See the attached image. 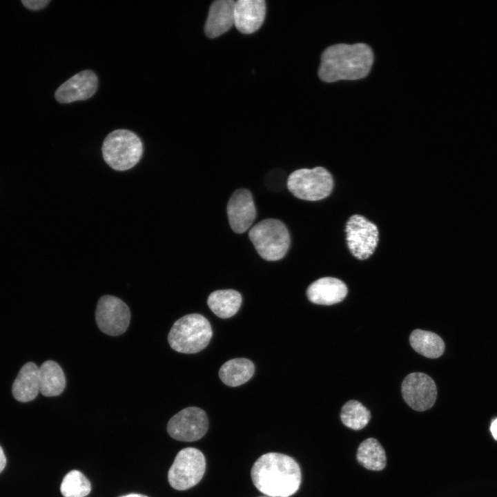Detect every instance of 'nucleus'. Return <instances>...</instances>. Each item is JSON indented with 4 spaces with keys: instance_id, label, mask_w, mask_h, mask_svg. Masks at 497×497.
I'll return each mask as SVG.
<instances>
[{
    "instance_id": "19",
    "label": "nucleus",
    "mask_w": 497,
    "mask_h": 497,
    "mask_svg": "<svg viewBox=\"0 0 497 497\" xmlns=\"http://www.w3.org/2000/svg\"><path fill=\"white\" fill-rule=\"evenodd\" d=\"M254 371V364L250 360L234 358L226 362L221 367L219 376L225 384L237 387L249 380Z\"/></svg>"
},
{
    "instance_id": "3",
    "label": "nucleus",
    "mask_w": 497,
    "mask_h": 497,
    "mask_svg": "<svg viewBox=\"0 0 497 497\" xmlns=\"http://www.w3.org/2000/svg\"><path fill=\"white\" fill-rule=\"evenodd\" d=\"M212 335L208 320L202 315L191 313L174 322L168 335V342L177 352L195 353L208 344Z\"/></svg>"
},
{
    "instance_id": "28",
    "label": "nucleus",
    "mask_w": 497,
    "mask_h": 497,
    "mask_svg": "<svg viewBox=\"0 0 497 497\" xmlns=\"http://www.w3.org/2000/svg\"><path fill=\"white\" fill-rule=\"evenodd\" d=\"M119 497H148L145 495L140 494H130L124 496H121Z\"/></svg>"
},
{
    "instance_id": "5",
    "label": "nucleus",
    "mask_w": 497,
    "mask_h": 497,
    "mask_svg": "<svg viewBox=\"0 0 497 497\" xmlns=\"http://www.w3.org/2000/svg\"><path fill=\"white\" fill-rule=\"evenodd\" d=\"M248 237L258 254L268 261H276L286 254L291 242L286 225L279 220L266 219L253 226Z\"/></svg>"
},
{
    "instance_id": "7",
    "label": "nucleus",
    "mask_w": 497,
    "mask_h": 497,
    "mask_svg": "<svg viewBox=\"0 0 497 497\" xmlns=\"http://www.w3.org/2000/svg\"><path fill=\"white\" fill-rule=\"evenodd\" d=\"M205 469L203 454L193 447L184 448L177 453L168 470V483L177 490L190 489L201 480Z\"/></svg>"
},
{
    "instance_id": "26",
    "label": "nucleus",
    "mask_w": 497,
    "mask_h": 497,
    "mask_svg": "<svg viewBox=\"0 0 497 497\" xmlns=\"http://www.w3.org/2000/svg\"><path fill=\"white\" fill-rule=\"evenodd\" d=\"M6 464V458L3 450L0 446V473L3 470Z\"/></svg>"
},
{
    "instance_id": "23",
    "label": "nucleus",
    "mask_w": 497,
    "mask_h": 497,
    "mask_svg": "<svg viewBox=\"0 0 497 497\" xmlns=\"http://www.w3.org/2000/svg\"><path fill=\"white\" fill-rule=\"evenodd\" d=\"M340 418L346 427L353 430H360L369 423L371 413L360 402L349 400L343 405Z\"/></svg>"
},
{
    "instance_id": "6",
    "label": "nucleus",
    "mask_w": 497,
    "mask_h": 497,
    "mask_svg": "<svg viewBox=\"0 0 497 497\" xmlns=\"http://www.w3.org/2000/svg\"><path fill=\"white\" fill-rule=\"evenodd\" d=\"M286 184L295 197L307 201H318L331 194L333 179L326 168L318 166L293 171L288 177Z\"/></svg>"
},
{
    "instance_id": "14",
    "label": "nucleus",
    "mask_w": 497,
    "mask_h": 497,
    "mask_svg": "<svg viewBox=\"0 0 497 497\" xmlns=\"http://www.w3.org/2000/svg\"><path fill=\"white\" fill-rule=\"evenodd\" d=\"M266 14L263 0H237L234 7V25L244 34H251L262 26Z\"/></svg>"
},
{
    "instance_id": "21",
    "label": "nucleus",
    "mask_w": 497,
    "mask_h": 497,
    "mask_svg": "<svg viewBox=\"0 0 497 497\" xmlns=\"http://www.w3.org/2000/svg\"><path fill=\"white\" fill-rule=\"evenodd\" d=\"M409 341L416 352L427 358H436L444 352L443 340L431 331L416 329L411 333Z\"/></svg>"
},
{
    "instance_id": "24",
    "label": "nucleus",
    "mask_w": 497,
    "mask_h": 497,
    "mask_svg": "<svg viewBox=\"0 0 497 497\" xmlns=\"http://www.w3.org/2000/svg\"><path fill=\"white\" fill-rule=\"evenodd\" d=\"M90 490V481L78 470L68 472L60 486L61 493L64 497H84L89 494Z\"/></svg>"
},
{
    "instance_id": "10",
    "label": "nucleus",
    "mask_w": 497,
    "mask_h": 497,
    "mask_svg": "<svg viewBox=\"0 0 497 497\" xmlns=\"http://www.w3.org/2000/svg\"><path fill=\"white\" fill-rule=\"evenodd\" d=\"M208 428V417L202 409L190 407L173 416L167 425V431L174 439L193 442L202 438Z\"/></svg>"
},
{
    "instance_id": "11",
    "label": "nucleus",
    "mask_w": 497,
    "mask_h": 497,
    "mask_svg": "<svg viewBox=\"0 0 497 497\" xmlns=\"http://www.w3.org/2000/svg\"><path fill=\"white\" fill-rule=\"evenodd\" d=\"M401 391L406 403L418 411L430 409L437 396L434 381L427 374L418 372L406 376Z\"/></svg>"
},
{
    "instance_id": "17",
    "label": "nucleus",
    "mask_w": 497,
    "mask_h": 497,
    "mask_svg": "<svg viewBox=\"0 0 497 497\" xmlns=\"http://www.w3.org/2000/svg\"><path fill=\"white\" fill-rule=\"evenodd\" d=\"M14 398L19 402L33 400L39 391V367L32 362L26 363L20 369L12 387Z\"/></svg>"
},
{
    "instance_id": "16",
    "label": "nucleus",
    "mask_w": 497,
    "mask_h": 497,
    "mask_svg": "<svg viewBox=\"0 0 497 497\" xmlns=\"http://www.w3.org/2000/svg\"><path fill=\"white\" fill-rule=\"evenodd\" d=\"M235 3L233 0H218L211 4L204 28L208 37H217L234 24Z\"/></svg>"
},
{
    "instance_id": "15",
    "label": "nucleus",
    "mask_w": 497,
    "mask_h": 497,
    "mask_svg": "<svg viewBox=\"0 0 497 497\" xmlns=\"http://www.w3.org/2000/svg\"><path fill=\"white\" fill-rule=\"evenodd\" d=\"M347 292V286L342 280L324 277L311 283L306 290V295L313 303L331 305L342 301Z\"/></svg>"
},
{
    "instance_id": "2",
    "label": "nucleus",
    "mask_w": 497,
    "mask_h": 497,
    "mask_svg": "<svg viewBox=\"0 0 497 497\" xmlns=\"http://www.w3.org/2000/svg\"><path fill=\"white\" fill-rule=\"evenodd\" d=\"M373 61V51L365 43L335 44L322 52L318 75L326 82L359 79L369 74Z\"/></svg>"
},
{
    "instance_id": "20",
    "label": "nucleus",
    "mask_w": 497,
    "mask_h": 497,
    "mask_svg": "<svg viewBox=\"0 0 497 497\" xmlns=\"http://www.w3.org/2000/svg\"><path fill=\"white\" fill-rule=\"evenodd\" d=\"M242 300V296L237 291L224 289L212 292L208 298L207 304L217 317L228 318L238 311Z\"/></svg>"
},
{
    "instance_id": "27",
    "label": "nucleus",
    "mask_w": 497,
    "mask_h": 497,
    "mask_svg": "<svg viewBox=\"0 0 497 497\" xmlns=\"http://www.w3.org/2000/svg\"><path fill=\"white\" fill-rule=\"evenodd\" d=\"M490 430L494 438L497 440V418L492 421Z\"/></svg>"
},
{
    "instance_id": "12",
    "label": "nucleus",
    "mask_w": 497,
    "mask_h": 497,
    "mask_svg": "<svg viewBox=\"0 0 497 497\" xmlns=\"http://www.w3.org/2000/svg\"><path fill=\"white\" fill-rule=\"evenodd\" d=\"M226 211L231 229L237 233L246 231L256 217L251 193L245 188L236 190L228 202Z\"/></svg>"
},
{
    "instance_id": "8",
    "label": "nucleus",
    "mask_w": 497,
    "mask_h": 497,
    "mask_svg": "<svg viewBox=\"0 0 497 497\" xmlns=\"http://www.w3.org/2000/svg\"><path fill=\"white\" fill-rule=\"evenodd\" d=\"M95 320L99 329L110 336L123 334L128 327L130 311L128 305L113 295L101 296L97 302Z\"/></svg>"
},
{
    "instance_id": "22",
    "label": "nucleus",
    "mask_w": 497,
    "mask_h": 497,
    "mask_svg": "<svg viewBox=\"0 0 497 497\" xmlns=\"http://www.w3.org/2000/svg\"><path fill=\"white\" fill-rule=\"evenodd\" d=\"M356 457L359 463L367 469L380 471L386 466L385 451L380 442L373 438L361 442Z\"/></svg>"
},
{
    "instance_id": "13",
    "label": "nucleus",
    "mask_w": 497,
    "mask_h": 497,
    "mask_svg": "<svg viewBox=\"0 0 497 497\" xmlns=\"http://www.w3.org/2000/svg\"><path fill=\"white\" fill-rule=\"evenodd\" d=\"M97 87L96 74L90 70H85L63 83L55 91V97L61 104L86 100L95 93Z\"/></svg>"
},
{
    "instance_id": "18",
    "label": "nucleus",
    "mask_w": 497,
    "mask_h": 497,
    "mask_svg": "<svg viewBox=\"0 0 497 497\" xmlns=\"http://www.w3.org/2000/svg\"><path fill=\"white\" fill-rule=\"evenodd\" d=\"M39 391L46 397L57 396L66 384L65 374L59 364L51 360H46L39 367Z\"/></svg>"
},
{
    "instance_id": "25",
    "label": "nucleus",
    "mask_w": 497,
    "mask_h": 497,
    "mask_svg": "<svg viewBox=\"0 0 497 497\" xmlns=\"http://www.w3.org/2000/svg\"><path fill=\"white\" fill-rule=\"evenodd\" d=\"M50 1L49 0H23V6L32 10H37L46 7Z\"/></svg>"
},
{
    "instance_id": "29",
    "label": "nucleus",
    "mask_w": 497,
    "mask_h": 497,
    "mask_svg": "<svg viewBox=\"0 0 497 497\" xmlns=\"http://www.w3.org/2000/svg\"><path fill=\"white\" fill-rule=\"evenodd\" d=\"M260 497H265V496H260Z\"/></svg>"
},
{
    "instance_id": "4",
    "label": "nucleus",
    "mask_w": 497,
    "mask_h": 497,
    "mask_svg": "<svg viewBox=\"0 0 497 497\" xmlns=\"http://www.w3.org/2000/svg\"><path fill=\"white\" fill-rule=\"evenodd\" d=\"M101 150L103 157L109 166L114 170L124 171L139 162L143 154V144L135 133L126 129H117L106 137Z\"/></svg>"
},
{
    "instance_id": "9",
    "label": "nucleus",
    "mask_w": 497,
    "mask_h": 497,
    "mask_svg": "<svg viewBox=\"0 0 497 497\" xmlns=\"http://www.w3.org/2000/svg\"><path fill=\"white\" fill-rule=\"evenodd\" d=\"M346 238L351 254L359 260L369 258L378 242V229L376 224L360 215H353L347 222Z\"/></svg>"
},
{
    "instance_id": "1",
    "label": "nucleus",
    "mask_w": 497,
    "mask_h": 497,
    "mask_svg": "<svg viewBox=\"0 0 497 497\" xmlns=\"http://www.w3.org/2000/svg\"><path fill=\"white\" fill-rule=\"evenodd\" d=\"M251 476L255 487L271 497H289L299 489L301 471L291 457L279 453H267L253 464Z\"/></svg>"
}]
</instances>
